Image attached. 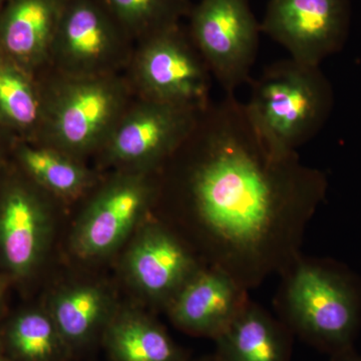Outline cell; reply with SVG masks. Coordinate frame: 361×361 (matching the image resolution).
Returning <instances> with one entry per match:
<instances>
[{
	"label": "cell",
	"instance_id": "cell-1",
	"mask_svg": "<svg viewBox=\"0 0 361 361\" xmlns=\"http://www.w3.org/2000/svg\"><path fill=\"white\" fill-rule=\"evenodd\" d=\"M193 226L208 266L246 289L301 256L304 234L329 189L326 176L273 148L235 94L211 102L159 170Z\"/></svg>",
	"mask_w": 361,
	"mask_h": 361
},
{
	"label": "cell",
	"instance_id": "cell-2",
	"mask_svg": "<svg viewBox=\"0 0 361 361\" xmlns=\"http://www.w3.org/2000/svg\"><path fill=\"white\" fill-rule=\"evenodd\" d=\"M277 310L282 322L329 353L353 348L361 323V280L346 266L302 255L281 274Z\"/></svg>",
	"mask_w": 361,
	"mask_h": 361
},
{
	"label": "cell",
	"instance_id": "cell-3",
	"mask_svg": "<svg viewBox=\"0 0 361 361\" xmlns=\"http://www.w3.org/2000/svg\"><path fill=\"white\" fill-rule=\"evenodd\" d=\"M37 75L44 111L35 141L82 161L96 156L135 96L125 73L73 77L49 66Z\"/></svg>",
	"mask_w": 361,
	"mask_h": 361
},
{
	"label": "cell",
	"instance_id": "cell-4",
	"mask_svg": "<svg viewBox=\"0 0 361 361\" xmlns=\"http://www.w3.org/2000/svg\"><path fill=\"white\" fill-rule=\"evenodd\" d=\"M249 82L247 113L278 151L295 153L322 130L331 114L334 92L320 66L284 59Z\"/></svg>",
	"mask_w": 361,
	"mask_h": 361
},
{
	"label": "cell",
	"instance_id": "cell-5",
	"mask_svg": "<svg viewBox=\"0 0 361 361\" xmlns=\"http://www.w3.org/2000/svg\"><path fill=\"white\" fill-rule=\"evenodd\" d=\"M123 73L142 99L196 111L211 103L212 75L180 23L135 42Z\"/></svg>",
	"mask_w": 361,
	"mask_h": 361
},
{
	"label": "cell",
	"instance_id": "cell-6",
	"mask_svg": "<svg viewBox=\"0 0 361 361\" xmlns=\"http://www.w3.org/2000/svg\"><path fill=\"white\" fill-rule=\"evenodd\" d=\"M73 228L71 249L82 260L118 250L155 208L158 173L114 171L99 179Z\"/></svg>",
	"mask_w": 361,
	"mask_h": 361
},
{
	"label": "cell",
	"instance_id": "cell-7",
	"mask_svg": "<svg viewBox=\"0 0 361 361\" xmlns=\"http://www.w3.org/2000/svg\"><path fill=\"white\" fill-rule=\"evenodd\" d=\"M135 42L99 0H66L49 68L73 77L125 73Z\"/></svg>",
	"mask_w": 361,
	"mask_h": 361
},
{
	"label": "cell",
	"instance_id": "cell-8",
	"mask_svg": "<svg viewBox=\"0 0 361 361\" xmlns=\"http://www.w3.org/2000/svg\"><path fill=\"white\" fill-rule=\"evenodd\" d=\"M200 111L134 96L97 154L99 164L115 171L158 173Z\"/></svg>",
	"mask_w": 361,
	"mask_h": 361
},
{
	"label": "cell",
	"instance_id": "cell-9",
	"mask_svg": "<svg viewBox=\"0 0 361 361\" xmlns=\"http://www.w3.org/2000/svg\"><path fill=\"white\" fill-rule=\"evenodd\" d=\"M187 30L226 94L250 82L261 28L248 0H200Z\"/></svg>",
	"mask_w": 361,
	"mask_h": 361
},
{
	"label": "cell",
	"instance_id": "cell-10",
	"mask_svg": "<svg viewBox=\"0 0 361 361\" xmlns=\"http://www.w3.org/2000/svg\"><path fill=\"white\" fill-rule=\"evenodd\" d=\"M54 201L18 169L0 178V268L13 279L32 277L44 261Z\"/></svg>",
	"mask_w": 361,
	"mask_h": 361
},
{
	"label": "cell",
	"instance_id": "cell-11",
	"mask_svg": "<svg viewBox=\"0 0 361 361\" xmlns=\"http://www.w3.org/2000/svg\"><path fill=\"white\" fill-rule=\"evenodd\" d=\"M349 23L348 0H269L260 28L290 59L320 66L343 47Z\"/></svg>",
	"mask_w": 361,
	"mask_h": 361
},
{
	"label": "cell",
	"instance_id": "cell-12",
	"mask_svg": "<svg viewBox=\"0 0 361 361\" xmlns=\"http://www.w3.org/2000/svg\"><path fill=\"white\" fill-rule=\"evenodd\" d=\"M203 266L186 240L158 220L140 226L125 258L126 272L137 290L166 310Z\"/></svg>",
	"mask_w": 361,
	"mask_h": 361
},
{
	"label": "cell",
	"instance_id": "cell-13",
	"mask_svg": "<svg viewBox=\"0 0 361 361\" xmlns=\"http://www.w3.org/2000/svg\"><path fill=\"white\" fill-rule=\"evenodd\" d=\"M248 292L224 271L204 265L166 310L183 332L214 341L245 310Z\"/></svg>",
	"mask_w": 361,
	"mask_h": 361
},
{
	"label": "cell",
	"instance_id": "cell-14",
	"mask_svg": "<svg viewBox=\"0 0 361 361\" xmlns=\"http://www.w3.org/2000/svg\"><path fill=\"white\" fill-rule=\"evenodd\" d=\"M66 0H9L0 11V58L33 75L49 68Z\"/></svg>",
	"mask_w": 361,
	"mask_h": 361
},
{
	"label": "cell",
	"instance_id": "cell-15",
	"mask_svg": "<svg viewBox=\"0 0 361 361\" xmlns=\"http://www.w3.org/2000/svg\"><path fill=\"white\" fill-rule=\"evenodd\" d=\"M11 152L18 170L58 201L84 198L101 179L85 161L42 142L13 140Z\"/></svg>",
	"mask_w": 361,
	"mask_h": 361
},
{
	"label": "cell",
	"instance_id": "cell-16",
	"mask_svg": "<svg viewBox=\"0 0 361 361\" xmlns=\"http://www.w3.org/2000/svg\"><path fill=\"white\" fill-rule=\"evenodd\" d=\"M45 308L73 355L102 341L118 310L110 292L92 283L63 287L52 294Z\"/></svg>",
	"mask_w": 361,
	"mask_h": 361
},
{
	"label": "cell",
	"instance_id": "cell-17",
	"mask_svg": "<svg viewBox=\"0 0 361 361\" xmlns=\"http://www.w3.org/2000/svg\"><path fill=\"white\" fill-rule=\"evenodd\" d=\"M290 330L258 304L249 302L227 329L214 339L217 361H289Z\"/></svg>",
	"mask_w": 361,
	"mask_h": 361
},
{
	"label": "cell",
	"instance_id": "cell-18",
	"mask_svg": "<svg viewBox=\"0 0 361 361\" xmlns=\"http://www.w3.org/2000/svg\"><path fill=\"white\" fill-rule=\"evenodd\" d=\"M101 342L111 361H189L160 323L139 310H116Z\"/></svg>",
	"mask_w": 361,
	"mask_h": 361
},
{
	"label": "cell",
	"instance_id": "cell-19",
	"mask_svg": "<svg viewBox=\"0 0 361 361\" xmlns=\"http://www.w3.org/2000/svg\"><path fill=\"white\" fill-rule=\"evenodd\" d=\"M42 111L39 75L0 58V126L13 140L35 141Z\"/></svg>",
	"mask_w": 361,
	"mask_h": 361
},
{
	"label": "cell",
	"instance_id": "cell-20",
	"mask_svg": "<svg viewBox=\"0 0 361 361\" xmlns=\"http://www.w3.org/2000/svg\"><path fill=\"white\" fill-rule=\"evenodd\" d=\"M0 343L13 361H70L73 356L47 308L14 315Z\"/></svg>",
	"mask_w": 361,
	"mask_h": 361
},
{
	"label": "cell",
	"instance_id": "cell-21",
	"mask_svg": "<svg viewBox=\"0 0 361 361\" xmlns=\"http://www.w3.org/2000/svg\"><path fill=\"white\" fill-rule=\"evenodd\" d=\"M106 11L122 26L123 30L137 42L166 30L180 25L189 16L190 0H99Z\"/></svg>",
	"mask_w": 361,
	"mask_h": 361
},
{
	"label": "cell",
	"instance_id": "cell-22",
	"mask_svg": "<svg viewBox=\"0 0 361 361\" xmlns=\"http://www.w3.org/2000/svg\"><path fill=\"white\" fill-rule=\"evenodd\" d=\"M13 142V137L7 134L6 130L0 126V167H1L2 163H4L6 152L8 149H11Z\"/></svg>",
	"mask_w": 361,
	"mask_h": 361
},
{
	"label": "cell",
	"instance_id": "cell-23",
	"mask_svg": "<svg viewBox=\"0 0 361 361\" xmlns=\"http://www.w3.org/2000/svg\"><path fill=\"white\" fill-rule=\"evenodd\" d=\"M331 356L332 361H361V356L353 350V346Z\"/></svg>",
	"mask_w": 361,
	"mask_h": 361
},
{
	"label": "cell",
	"instance_id": "cell-24",
	"mask_svg": "<svg viewBox=\"0 0 361 361\" xmlns=\"http://www.w3.org/2000/svg\"><path fill=\"white\" fill-rule=\"evenodd\" d=\"M0 361H13L4 350V346L0 343Z\"/></svg>",
	"mask_w": 361,
	"mask_h": 361
},
{
	"label": "cell",
	"instance_id": "cell-25",
	"mask_svg": "<svg viewBox=\"0 0 361 361\" xmlns=\"http://www.w3.org/2000/svg\"><path fill=\"white\" fill-rule=\"evenodd\" d=\"M4 280L1 279V276H0V304H1L2 299H4Z\"/></svg>",
	"mask_w": 361,
	"mask_h": 361
},
{
	"label": "cell",
	"instance_id": "cell-26",
	"mask_svg": "<svg viewBox=\"0 0 361 361\" xmlns=\"http://www.w3.org/2000/svg\"><path fill=\"white\" fill-rule=\"evenodd\" d=\"M190 361V360H189ZM196 361H217L214 355L209 356V357L202 358V360H196Z\"/></svg>",
	"mask_w": 361,
	"mask_h": 361
},
{
	"label": "cell",
	"instance_id": "cell-27",
	"mask_svg": "<svg viewBox=\"0 0 361 361\" xmlns=\"http://www.w3.org/2000/svg\"><path fill=\"white\" fill-rule=\"evenodd\" d=\"M9 0H0V11L4 8V6L8 2Z\"/></svg>",
	"mask_w": 361,
	"mask_h": 361
}]
</instances>
